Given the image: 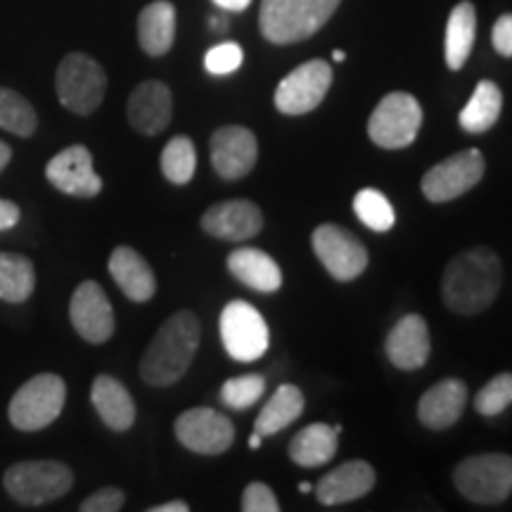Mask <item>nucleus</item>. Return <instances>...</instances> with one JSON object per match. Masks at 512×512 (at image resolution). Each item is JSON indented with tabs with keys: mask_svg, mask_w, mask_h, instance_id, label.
I'll return each instance as SVG.
<instances>
[{
	"mask_svg": "<svg viewBox=\"0 0 512 512\" xmlns=\"http://www.w3.org/2000/svg\"><path fill=\"white\" fill-rule=\"evenodd\" d=\"M503 266L494 249L475 247L453 256L441 278V299L453 313L477 316L496 302Z\"/></svg>",
	"mask_w": 512,
	"mask_h": 512,
	"instance_id": "obj_1",
	"label": "nucleus"
},
{
	"mask_svg": "<svg viewBox=\"0 0 512 512\" xmlns=\"http://www.w3.org/2000/svg\"><path fill=\"white\" fill-rule=\"evenodd\" d=\"M202 328L200 320L192 311H178L171 316L157 335L152 337L150 347L140 361V377L152 387H171L188 373L190 363L195 361L200 349Z\"/></svg>",
	"mask_w": 512,
	"mask_h": 512,
	"instance_id": "obj_2",
	"label": "nucleus"
},
{
	"mask_svg": "<svg viewBox=\"0 0 512 512\" xmlns=\"http://www.w3.org/2000/svg\"><path fill=\"white\" fill-rule=\"evenodd\" d=\"M342 0H261L259 27L275 46L302 43L318 34Z\"/></svg>",
	"mask_w": 512,
	"mask_h": 512,
	"instance_id": "obj_3",
	"label": "nucleus"
},
{
	"mask_svg": "<svg viewBox=\"0 0 512 512\" xmlns=\"http://www.w3.org/2000/svg\"><path fill=\"white\" fill-rule=\"evenodd\" d=\"M55 91L62 107L79 117H91L105 100L107 74L91 55L69 53L57 67Z\"/></svg>",
	"mask_w": 512,
	"mask_h": 512,
	"instance_id": "obj_4",
	"label": "nucleus"
},
{
	"mask_svg": "<svg viewBox=\"0 0 512 512\" xmlns=\"http://www.w3.org/2000/svg\"><path fill=\"white\" fill-rule=\"evenodd\" d=\"M64 401H67V384L60 375H36L12 396L8 418L19 432H38L60 418Z\"/></svg>",
	"mask_w": 512,
	"mask_h": 512,
	"instance_id": "obj_5",
	"label": "nucleus"
},
{
	"mask_svg": "<svg viewBox=\"0 0 512 512\" xmlns=\"http://www.w3.org/2000/svg\"><path fill=\"white\" fill-rule=\"evenodd\" d=\"M3 484L17 503L43 505L67 496L74 486V475L57 460H24L8 467Z\"/></svg>",
	"mask_w": 512,
	"mask_h": 512,
	"instance_id": "obj_6",
	"label": "nucleus"
},
{
	"mask_svg": "<svg viewBox=\"0 0 512 512\" xmlns=\"http://www.w3.org/2000/svg\"><path fill=\"white\" fill-rule=\"evenodd\" d=\"M453 484L467 501L496 505L512 494V460L505 453H484L460 460Z\"/></svg>",
	"mask_w": 512,
	"mask_h": 512,
	"instance_id": "obj_7",
	"label": "nucleus"
},
{
	"mask_svg": "<svg viewBox=\"0 0 512 512\" xmlns=\"http://www.w3.org/2000/svg\"><path fill=\"white\" fill-rule=\"evenodd\" d=\"M422 126V107L411 93H389L368 119V136L384 150H401L415 143Z\"/></svg>",
	"mask_w": 512,
	"mask_h": 512,
	"instance_id": "obj_8",
	"label": "nucleus"
},
{
	"mask_svg": "<svg viewBox=\"0 0 512 512\" xmlns=\"http://www.w3.org/2000/svg\"><path fill=\"white\" fill-rule=\"evenodd\" d=\"M219 332L228 356L240 363L259 361L271 344V332L264 316L242 299L226 304V309L221 311Z\"/></svg>",
	"mask_w": 512,
	"mask_h": 512,
	"instance_id": "obj_9",
	"label": "nucleus"
},
{
	"mask_svg": "<svg viewBox=\"0 0 512 512\" xmlns=\"http://www.w3.org/2000/svg\"><path fill=\"white\" fill-rule=\"evenodd\" d=\"M332 67L325 60H309L292 69L275 88L273 102L287 117H302L316 110L332 86Z\"/></svg>",
	"mask_w": 512,
	"mask_h": 512,
	"instance_id": "obj_10",
	"label": "nucleus"
},
{
	"mask_svg": "<svg viewBox=\"0 0 512 512\" xmlns=\"http://www.w3.org/2000/svg\"><path fill=\"white\" fill-rule=\"evenodd\" d=\"M311 247L320 264L339 283H349L368 268V249L354 233L335 223H323L313 230Z\"/></svg>",
	"mask_w": 512,
	"mask_h": 512,
	"instance_id": "obj_11",
	"label": "nucleus"
},
{
	"mask_svg": "<svg viewBox=\"0 0 512 512\" xmlns=\"http://www.w3.org/2000/svg\"><path fill=\"white\" fill-rule=\"evenodd\" d=\"M486 162L484 155L477 147L458 152V155L444 159L437 166H432L425 176H422V195L430 202H451L472 190L484 178Z\"/></svg>",
	"mask_w": 512,
	"mask_h": 512,
	"instance_id": "obj_12",
	"label": "nucleus"
},
{
	"mask_svg": "<svg viewBox=\"0 0 512 512\" xmlns=\"http://www.w3.org/2000/svg\"><path fill=\"white\" fill-rule=\"evenodd\" d=\"M181 446L200 456H219L226 453L235 441V425L226 415L214 408H190L181 413L174 425Z\"/></svg>",
	"mask_w": 512,
	"mask_h": 512,
	"instance_id": "obj_13",
	"label": "nucleus"
},
{
	"mask_svg": "<svg viewBox=\"0 0 512 512\" xmlns=\"http://www.w3.org/2000/svg\"><path fill=\"white\" fill-rule=\"evenodd\" d=\"M211 166L223 181H238L254 169L259 143L247 126H223L209 140Z\"/></svg>",
	"mask_w": 512,
	"mask_h": 512,
	"instance_id": "obj_14",
	"label": "nucleus"
},
{
	"mask_svg": "<svg viewBox=\"0 0 512 512\" xmlns=\"http://www.w3.org/2000/svg\"><path fill=\"white\" fill-rule=\"evenodd\" d=\"M69 318L74 330L91 344H105L117 325L110 299L95 280H86L76 287L69 302Z\"/></svg>",
	"mask_w": 512,
	"mask_h": 512,
	"instance_id": "obj_15",
	"label": "nucleus"
},
{
	"mask_svg": "<svg viewBox=\"0 0 512 512\" xmlns=\"http://www.w3.org/2000/svg\"><path fill=\"white\" fill-rule=\"evenodd\" d=\"M46 178L64 195L81 197V200L100 195L102 190V178L93 169L91 150L83 145L67 147L60 155L50 159L46 166Z\"/></svg>",
	"mask_w": 512,
	"mask_h": 512,
	"instance_id": "obj_16",
	"label": "nucleus"
},
{
	"mask_svg": "<svg viewBox=\"0 0 512 512\" xmlns=\"http://www.w3.org/2000/svg\"><path fill=\"white\" fill-rule=\"evenodd\" d=\"M204 233L226 242H245L264 228V214L252 200H228L209 207L202 216Z\"/></svg>",
	"mask_w": 512,
	"mask_h": 512,
	"instance_id": "obj_17",
	"label": "nucleus"
},
{
	"mask_svg": "<svg viewBox=\"0 0 512 512\" xmlns=\"http://www.w3.org/2000/svg\"><path fill=\"white\" fill-rule=\"evenodd\" d=\"M128 124L136 128L143 136H157L169 126L171 114H174V98H171L169 86L162 81H143L128 95Z\"/></svg>",
	"mask_w": 512,
	"mask_h": 512,
	"instance_id": "obj_18",
	"label": "nucleus"
},
{
	"mask_svg": "<svg viewBox=\"0 0 512 512\" xmlns=\"http://www.w3.org/2000/svg\"><path fill=\"white\" fill-rule=\"evenodd\" d=\"M389 361L399 370H418L430 361V328H427L425 318L418 313H408L389 332L387 344Z\"/></svg>",
	"mask_w": 512,
	"mask_h": 512,
	"instance_id": "obj_19",
	"label": "nucleus"
},
{
	"mask_svg": "<svg viewBox=\"0 0 512 512\" xmlns=\"http://www.w3.org/2000/svg\"><path fill=\"white\" fill-rule=\"evenodd\" d=\"M465 403V382L458 380V377H446V380L432 384V387L420 396L418 418L427 430H448V427H453L460 418H463Z\"/></svg>",
	"mask_w": 512,
	"mask_h": 512,
	"instance_id": "obj_20",
	"label": "nucleus"
},
{
	"mask_svg": "<svg viewBox=\"0 0 512 512\" xmlns=\"http://www.w3.org/2000/svg\"><path fill=\"white\" fill-rule=\"evenodd\" d=\"M375 486V470L366 460H349L320 477L316 498L323 505H342L370 494Z\"/></svg>",
	"mask_w": 512,
	"mask_h": 512,
	"instance_id": "obj_21",
	"label": "nucleus"
},
{
	"mask_svg": "<svg viewBox=\"0 0 512 512\" xmlns=\"http://www.w3.org/2000/svg\"><path fill=\"white\" fill-rule=\"evenodd\" d=\"M110 275L131 302H150L157 292V278L150 264L133 247H117L110 256Z\"/></svg>",
	"mask_w": 512,
	"mask_h": 512,
	"instance_id": "obj_22",
	"label": "nucleus"
},
{
	"mask_svg": "<svg viewBox=\"0 0 512 512\" xmlns=\"http://www.w3.org/2000/svg\"><path fill=\"white\" fill-rule=\"evenodd\" d=\"M91 401L100 420L114 432L131 430L136 422V401L128 389L112 375H98L91 387Z\"/></svg>",
	"mask_w": 512,
	"mask_h": 512,
	"instance_id": "obj_23",
	"label": "nucleus"
},
{
	"mask_svg": "<svg viewBox=\"0 0 512 512\" xmlns=\"http://www.w3.org/2000/svg\"><path fill=\"white\" fill-rule=\"evenodd\" d=\"M228 271L230 275L247 285L249 290L261 294H273L283 285V271L275 264L273 256L256 247H240L228 256Z\"/></svg>",
	"mask_w": 512,
	"mask_h": 512,
	"instance_id": "obj_24",
	"label": "nucleus"
},
{
	"mask_svg": "<svg viewBox=\"0 0 512 512\" xmlns=\"http://www.w3.org/2000/svg\"><path fill=\"white\" fill-rule=\"evenodd\" d=\"M176 41V8L169 0H155L138 15V43L143 53L162 57Z\"/></svg>",
	"mask_w": 512,
	"mask_h": 512,
	"instance_id": "obj_25",
	"label": "nucleus"
},
{
	"mask_svg": "<svg viewBox=\"0 0 512 512\" xmlns=\"http://www.w3.org/2000/svg\"><path fill=\"white\" fill-rule=\"evenodd\" d=\"M477 38V10L470 0H463L456 8L451 10L446 22V36H444V57L448 69L458 72L470 60L472 46Z\"/></svg>",
	"mask_w": 512,
	"mask_h": 512,
	"instance_id": "obj_26",
	"label": "nucleus"
},
{
	"mask_svg": "<svg viewBox=\"0 0 512 512\" xmlns=\"http://www.w3.org/2000/svg\"><path fill=\"white\" fill-rule=\"evenodd\" d=\"M304 413V394L302 389L294 387V384H280L271 396V401L261 408V413L256 415L254 432H259L261 437H273V434L283 432L285 427H290L299 415Z\"/></svg>",
	"mask_w": 512,
	"mask_h": 512,
	"instance_id": "obj_27",
	"label": "nucleus"
},
{
	"mask_svg": "<svg viewBox=\"0 0 512 512\" xmlns=\"http://www.w3.org/2000/svg\"><path fill=\"white\" fill-rule=\"evenodd\" d=\"M337 453V432L325 422H313L302 432L294 434L290 444V458L294 465L320 467L330 463Z\"/></svg>",
	"mask_w": 512,
	"mask_h": 512,
	"instance_id": "obj_28",
	"label": "nucleus"
},
{
	"mask_svg": "<svg viewBox=\"0 0 512 512\" xmlns=\"http://www.w3.org/2000/svg\"><path fill=\"white\" fill-rule=\"evenodd\" d=\"M503 112V93L501 88L496 86L494 81L484 79L477 83L475 93H472V98L467 100V105L460 110V126H463V131L467 133H486L489 128H494V124L501 117Z\"/></svg>",
	"mask_w": 512,
	"mask_h": 512,
	"instance_id": "obj_29",
	"label": "nucleus"
},
{
	"mask_svg": "<svg viewBox=\"0 0 512 512\" xmlns=\"http://www.w3.org/2000/svg\"><path fill=\"white\" fill-rule=\"evenodd\" d=\"M34 287L36 271L27 256L0 252V299L10 304H22L34 294Z\"/></svg>",
	"mask_w": 512,
	"mask_h": 512,
	"instance_id": "obj_30",
	"label": "nucleus"
},
{
	"mask_svg": "<svg viewBox=\"0 0 512 512\" xmlns=\"http://www.w3.org/2000/svg\"><path fill=\"white\" fill-rule=\"evenodd\" d=\"M0 128L19 138L34 136L38 128V117L31 102L5 86H0Z\"/></svg>",
	"mask_w": 512,
	"mask_h": 512,
	"instance_id": "obj_31",
	"label": "nucleus"
},
{
	"mask_svg": "<svg viewBox=\"0 0 512 512\" xmlns=\"http://www.w3.org/2000/svg\"><path fill=\"white\" fill-rule=\"evenodd\" d=\"M159 166L166 181L174 185H185L192 181L197 169V152L195 143L188 136H176L166 143L162 157H159Z\"/></svg>",
	"mask_w": 512,
	"mask_h": 512,
	"instance_id": "obj_32",
	"label": "nucleus"
},
{
	"mask_svg": "<svg viewBox=\"0 0 512 512\" xmlns=\"http://www.w3.org/2000/svg\"><path fill=\"white\" fill-rule=\"evenodd\" d=\"M354 211L358 216V221L363 226H368L375 233H387V230L394 228L396 214L392 202L387 200V195L375 188H366L361 192H356L354 197Z\"/></svg>",
	"mask_w": 512,
	"mask_h": 512,
	"instance_id": "obj_33",
	"label": "nucleus"
},
{
	"mask_svg": "<svg viewBox=\"0 0 512 512\" xmlns=\"http://www.w3.org/2000/svg\"><path fill=\"white\" fill-rule=\"evenodd\" d=\"M266 380L261 375H240L223 384L221 401L235 411H247L264 396Z\"/></svg>",
	"mask_w": 512,
	"mask_h": 512,
	"instance_id": "obj_34",
	"label": "nucleus"
},
{
	"mask_svg": "<svg viewBox=\"0 0 512 512\" xmlns=\"http://www.w3.org/2000/svg\"><path fill=\"white\" fill-rule=\"evenodd\" d=\"M510 401H512V375L501 373L479 389V394L475 396V408L479 415L494 418V415L503 413L505 408L510 406Z\"/></svg>",
	"mask_w": 512,
	"mask_h": 512,
	"instance_id": "obj_35",
	"label": "nucleus"
},
{
	"mask_svg": "<svg viewBox=\"0 0 512 512\" xmlns=\"http://www.w3.org/2000/svg\"><path fill=\"white\" fill-rule=\"evenodd\" d=\"M242 57L245 55H242V48L238 43H219V46L207 50V55H204V67H207L209 74L226 76L238 72Z\"/></svg>",
	"mask_w": 512,
	"mask_h": 512,
	"instance_id": "obj_36",
	"label": "nucleus"
},
{
	"mask_svg": "<svg viewBox=\"0 0 512 512\" xmlns=\"http://www.w3.org/2000/svg\"><path fill=\"white\" fill-rule=\"evenodd\" d=\"M242 510L245 512H278L280 503L271 486L264 482H252L242 494Z\"/></svg>",
	"mask_w": 512,
	"mask_h": 512,
	"instance_id": "obj_37",
	"label": "nucleus"
},
{
	"mask_svg": "<svg viewBox=\"0 0 512 512\" xmlns=\"http://www.w3.org/2000/svg\"><path fill=\"white\" fill-rule=\"evenodd\" d=\"M124 491L117 486H102L79 505L81 512H117L124 508Z\"/></svg>",
	"mask_w": 512,
	"mask_h": 512,
	"instance_id": "obj_38",
	"label": "nucleus"
},
{
	"mask_svg": "<svg viewBox=\"0 0 512 512\" xmlns=\"http://www.w3.org/2000/svg\"><path fill=\"white\" fill-rule=\"evenodd\" d=\"M491 41H494V48L498 55L510 57L512 55V17L503 15L498 17L494 24V31H491Z\"/></svg>",
	"mask_w": 512,
	"mask_h": 512,
	"instance_id": "obj_39",
	"label": "nucleus"
},
{
	"mask_svg": "<svg viewBox=\"0 0 512 512\" xmlns=\"http://www.w3.org/2000/svg\"><path fill=\"white\" fill-rule=\"evenodd\" d=\"M19 216H22V211H19L15 202L0 200V233L15 228L19 223Z\"/></svg>",
	"mask_w": 512,
	"mask_h": 512,
	"instance_id": "obj_40",
	"label": "nucleus"
},
{
	"mask_svg": "<svg viewBox=\"0 0 512 512\" xmlns=\"http://www.w3.org/2000/svg\"><path fill=\"white\" fill-rule=\"evenodd\" d=\"M214 5H219L226 12H245L252 5V0H214Z\"/></svg>",
	"mask_w": 512,
	"mask_h": 512,
	"instance_id": "obj_41",
	"label": "nucleus"
},
{
	"mask_svg": "<svg viewBox=\"0 0 512 512\" xmlns=\"http://www.w3.org/2000/svg\"><path fill=\"white\" fill-rule=\"evenodd\" d=\"M190 505L185 501H169V503H162V505H155V508H150V512H188Z\"/></svg>",
	"mask_w": 512,
	"mask_h": 512,
	"instance_id": "obj_42",
	"label": "nucleus"
},
{
	"mask_svg": "<svg viewBox=\"0 0 512 512\" xmlns=\"http://www.w3.org/2000/svg\"><path fill=\"white\" fill-rule=\"evenodd\" d=\"M10 159H12V150H10V145H8V143H3V140H0V174H3L5 166L10 164Z\"/></svg>",
	"mask_w": 512,
	"mask_h": 512,
	"instance_id": "obj_43",
	"label": "nucleus"
},
{
	"mask_svg": "<svg viewBox=\"0 0 512 512\" xmlns=\"http://www.w3.org/2000/svg\"><path fill=\"white\" fill-rule=\"evenodd\" d=\"M261 439H264V437H261L259 432H254L252 437H249V448H252V451H256V448H261Z\"/></svg>",
	"mask_w": 512,
	"mask_h": 512,
	"instance_id": "obj_44",
	"label": "nucleus"
},
{
	"mask_svg": "<svg viewBox=\"0 0 512 512\" xmlns=\"http://www.w3.org/2000/svg\"><path fill=\"white\" fill-rule=\"evenodd\" d=\"M332 60L344 62V60H347V53H344V50H335V53H332Z\"/></svg>",
	"mask_w": 512,
	"mask_h": 512,
	"instance_id": "obj_45",
	"label": "nucleus"
},
{
	"mask_svg": "<svg viewBox=\"0 0 512 512\" xmlns=\"http://www.w3.org/2000/svg\"><path fill=\"white\" fill-rule=\"evenodd\" d=\"M299 491H302V494H311V491H313L311 482H302V484H299Z\"/></svg>",
	"mask_w": 512,
	"mask_h": 512,
	"instance_id": "obj_46",
	"label": "nucleus"
}]
</instances>
